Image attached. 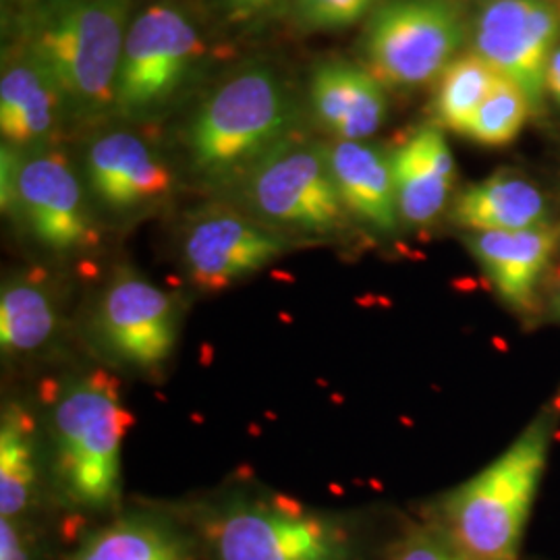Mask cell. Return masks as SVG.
Returning <instances> with one entry per match:
<instances>
[{
    "label": "cell",
    "mask_w": 560,
    "mask_h": 560,
    "mask_svg": "<svg viewBox=\"0 0 560 560\" xmlns=\"http://www.w3.org/2000/svg\"><path fill=\"white\" fill-rule=\"evenodd\" d=\"M129 0H32L21 15L20 46L55 81L67 119L115 115Z\"/></svg>",
    "instance_id": "cell-1"
},
{
    "label": "cell",
    "mask_w": 560,
    "mask_h": 560,
    "mask_svg": "<svg viewBox=\"0 0 560 560\" xmlns=\"http://www.w3.org/2000/svg\"><path fill=\"white\" fill-rule=\"evenodd\" d=\"M298 110L270 67L241 69L201 102L185 131V148L203 179H245L282 141L293 138Z\"/></svg>",
    "instance_id": "cell-2"
},
{
    "label": "cell",
    "mask_w": 560,
    "mask_h": 560,
    "mask_svg": "<svg viewBox=\"0 0 560 560\" xmlns=\"http://www.w3.org/2000/svg\"><path fill=\"white\" fill-rule=\"evenodd\" d=\"M552 444L548 418L532 421L442 506L444 536L469 560H515Z\"/></svg>",
    "instance_id": "cell-3"
},
{
    "label": "cell",
    "mask_w": 560,
    "mask_h": 560,
    "mask_svg": "<svg viewBox=\"0 0 560 560\" xmlns=\"http://www.w3.org/2000/svg\"><path fill=\"white\" fill-rule=\"evenodd\" d=\"M133 413L106 370L67 382L52 407L57 471L65 494L85 509H108L120 492L122 442Z\"/></svg>",
    "instance_id": "cell-4"
},
{
    "label": "cell",
    "mask_w": 560,
    "mask_h": 560,
    "mask_svg": "<svg viewBox=\"0 0 560 560\" xmlns=\"http://www.w3.org/2000/svg\"><path fill=\"white\" fill-rule=\"evenodd\" d=\"M203 57L200 25L183 4L161 0L143 7L125 36L115 115L131 122L161 119L189 88Z\"/></svg>",
    "instance_id": "cell-5"
},
{
    "label": "cell",
    "mask_w": 560,
    "mask_h": 560,
    "mask_svg": "<svg viewBox=\"0 0 560 560\" xmlns=\"http://www.w3.org/2000/svg\"><path fill=\"white\" fill-rule=\"evenodd\" d=\"M467 32L460 0H382L361 42L365 67L384 88H421L459 57Z\"/></svg>",
    "instance_id": "cell-6"
},
{
    "label": "cell",
    "mask_w": 560,
    "mask_h": 560,
    "mask_svg": "<svg viewBox=\"0 0 560 560\" xmlns=\"http://www.w3.org/2000/svg\"><path fill=\"white\" fill-rule=\"evenodd\" d=\"M214 560H349L351 538L339 520L270 494L235 499L208 525Z\"/></svg>",
    "instance_id": "cell-7"
},
{
    "label": "cell",
    "mask_w": 560,
    "mask_h": 560,
    "mask_svg": "<svg viewBox=\"0 0 560 560\" xmlns=\"http://www.w3.org/2000/svg\"><path fill=\"white\" fill-rule=\"evenodd\" d=\"M0 201L46 249L73 254L98 241L81 179L59 150L21 152L2 143Z\"/></svg>",
    "instance_id": "cell-8"
},
{
    "label": "cell",
    "mask_w": 560,
    "mask_h": 560,
    "mask_svg": "<svg viewBox=\"0 0 560 560\" xmlns=\"http://www.w3.org/2000/svg\"><path fill=\"white\" fill-rule=\"evenodd\" d=\"M247 203L266 226L326 235L340 229L345 203L320 141L289 138L243 179Z\"/></svg>",
    "instance_id": "cell-9"
},
{
    "label": "cell",
    "mask_w": 560,
    "mask_h": 560,
    "mask_svg": "<svg viewBox=\"0 0 560 560\" xmlns=\"http://www.w3.org/2000/svg\"><path fill=\"white\" fill-rule=\"evenodd\" d=\"M474 50L527 96L534 113L546 98V71L560 40L555 0H486L471 23Z\"/></svg>",
    "instance_id": "cell-10"
},
{
    "label": "cell",
    "mask_w": 560,
    "mask_h": 560,
    "mask_svg": "<svg viewBox=\"0 0 560 560\" xmlns=\"http://www.w3.org/2000/svg\"><path fill=\"white\" fill-rule=\"evenodd\" d=\"M287 249V241L264 222L231 208H206L183 231L180 254L191 282L222 291L247 279Z\"/></svg>",
    "instance_id": "cell-11"
},
{
    "label": "cell",
    "mask_w": 560,
    "mask_h": 560,
    "mask_svg": "<svg viewBox=\"0 0 560 560\" xmlns=\"http://www.w3.org/2000/svg\"><path fill=\"white\" fill-rule=\"evenodd\" d=\"M98 326L108 349L138 368H159L177 342L175 300L131 268H120L102 293Z\"/></svg>",
    "instance_id": "cell-12"
},
{
    "label": "cell",
    "mask_w": 560,
    "mask_h": 560,
    "mask_svg": "<svg viewBox=\"0 0 560 560\" xmlns=\"http://www.w3.org/2000/svg\"><path fill=\"white\" fill-rule=\"evenodd\" d=\"M85 179L94 198L113 212H131L168 196L171 166L161 154L129 129H115L90 141Z\"/></svg>",
    "instance_id": "cell-13"
},
{
    "label": "cell",
    "mask_w": 560,
    "mask_h": 560,
    "mask_svg": "<svg viewBox=\"0 0 560 560\" xmlns=\"http://www.w3.org/2000/svg\"><path fill=\"white\" fill-rule=\"evenodd\" d=\"M310 106L337 141H365L388 115L386 88L368 67L345 59L322 60L310 78Z\"/></svg>",
    "instance_id": "cell-14"
},
{
    "label": "cell",
    "mask_w": 560,
    "mask_h": 560,
    "mask_svg": "<svg viewBox=\"0 0 560 560\" xmlns=\"http://www.w3.org/2000/svg\"><path fill=\"white\" fill-rule=\"evenodd\" d=\"M65 104L50 75L20 44L2 62L0 78V133L4 145L21 152L46 148L60 120Z\"/></svg>",
    "instance_id": "cell-15"
},
{
    "label": "cell",
    "mask_w": 560,
    "mask_h": 560,
    "mask_svg": "<svg viewBox=\"0 0 560 560\" xmlns=\"http://www.w3.org/2000/svg\"><path fill=\"white\" fill-rule=\"evenodd\" d=\"M559 245L550 224L511 233H469L467 247L509 307L529 310Z\"/></svg>",
    "instance_id": "cell-16"
},
{
    "label": "cell",
    "mask_w": 560,
    "mask_h": 560,
    "mask_svg": "<svg viewBox=\"0 0 560 560\" xmlns=\"http://www.w3.org/2000/svg\"><path fill=\"white\" fill-rule=\"evenodd\" d=\"M399 217L409 224L434 221L455 187V159L441 127L423 125L390 154Z\"/></svg>",
    "instance_id": "cell-17"
},
{
    "label": "cell",
    "mask_w": 560,
    "mask_h": 560,
    "mask_svg": "<svg viewBox=\"0 0 560 560\" xmlns=\"http://www.w3.org/2000/svg\"><path fill=\"white\" fill-rule=\"evenodd\" d=\"M328 156L345 210L381 233H395L400 217L390 154L368 141H337Z\"/></svg>",
    "instance_id": "cell-18"
},
{
    "label": "cell",
    "mask_w": 560,
    "mask_h": 560,
    "mask_svg": "<svg viewBox=\"0 0 560 560\" xmlns=\"http://www.w3.org/2000/svg\"><path fill=\"white\" fill-rule=\"evenodd\" d=\"M453 219L469 233H511L548 224V201L532 180L497 173L463 189Z\"/></svg>",
    "instance_id": "cell-19"
},
{
    "label": "cell",
    "mask_w": 560,
    "mask_h": 560,
    "mask_svg": "<svg viewBox=\"0 0 560 560\" xmlns=\"http://www.w3.org/2000/svg\"><path fill=\"white\" fill-rule=\"evenodd\" d=\"M59 326L57 301L36 272H23L2 282L0 349L4 355H27L55 337Z\"/></svg>",
    "instance_id": "cell-20"
},
{
    "label": "cell",
    "mask_w": 560,
    "mask_h": 560,
    "mask_svg": "<svg viewBox=\"0 0 560 560\" xmlns=\"http://www.w3.org/2000/svg\"><path fill=\"white\" fill-rule=\"evenodd\" d=\"M65 560H191V555L173 527L138 515L90 534Z\"/></svg>",
    "instance_id": "cell-21"
},
{
    "label": "cell",
    "mask_w": 560,
    "mask_h": 560,
    "mask_svg": "<svg viewBox=\"0 0 560 560\" xmlns=\"http://www.w3.org/2000/svg\"><path fill=\"white\" fill-rule=\"evenodd\" d=\"M36 486V421L20 405H7L0 421V517L23 515Z\"/></svg>",
    "instance_id": "cell-22"
},
{
    "label": "cell",
    "mask_w": 560,
    "mask_h": 560,
    "mask_svg": "<svg viewBox=\"0 0 560 560\" xmlns=\"http://www.w3.org/2000/svg\"><path fill=\"white\" fill-rule=\"evenodd\" d=\"M499 80L501 75L494 67L481 59L476 50L463 52L453 60L439 78L434 96V113L441 129L465 138L467 127Z\"/></svg>",
    "instance_id": "cell-23"
},
{
    "label": "cell",
    "mask_w": 560,
    "mask_h": 560,
    "mask_svg": "<svg viewBox=\"0 0 560 560\" xmlns=\"http://www.w3.org/2000/svg\"><path fill=\"white\" fill-rule=\"evenodd\" d=\"M534 113L527 96L511 81L499 80L494 90L467 127L465 138L486 148H501L520 138L523 125Z\"/></svg>",
    "instance_id": "cell-24"
},
{
    "label": "cell",
    "mask_w": 560,
    "mask_h": 560,
    "mask_svg": "<svg viewBox=\"0 0 560 560\" xmlns=\"http://www.w3.org/2000/svg\"><path fill=\"white\" fill-rule=\"evenodd\" d=\"M382 0H293V18L307 32H340L370 18Z\"/></svg>",
    "instance_id": "cell-25"
},
{
    "label": "cell",
    "mask_w": 560,
    "mask_h": 560,
    "mask_svg": "<svg viewBox=\"0 0 560 560\" xmlns=\"http://www.w3.org/2000/svg\"><path fill=\"white\" fill-rule=\"evenodd\" d=\"M393 560H469L446 536L418 534L407 538Z\"/></svg>",
    "instance_id": "cell-26"
},
{
    "label": "cell",
    "mask_w": 560,
    "mask_h": 560,
    "mask_svg": "<svg viewBox=\"0 0 560 560\" xmlns=\"http://www.w3.org/2000/svg\"><path fill=\"white\" fill-rule=\"evenodd\" d=\"M0 560H34L30 540L15 520L0 517Z\"/></svg>",
    "instance_id": "cell-27"
},
{
    "label": "cell",
    "mask_w": 560,
    "mask_h": 560,
    "mask_svg": "<svg viewBox=\"0 0 560 560\" xmlns=\"http://www.w3.org/2000/svg\"><path fill=\"white\" fill-rule=\"evenodd\" d=\"M280 0H221L224 13L237 23H256L272 15Z\"/></svg>",
    "instance_id": "cell-28"
},
{
    "label": "cell",
    "mask_w": 560,
    "mask_h": 560,
    "mask_svg": "<svg viewBox=\"0 0 560 560\" xmlns=\"http://www.w3.org/2000/svg\"><path fill=\"white\" fill-rule=\"evenodd\" d=\"M546 96H550L560 108V46L546 71Z\"/></svg>",
    "instance_id": "cell-29"
},
{
    "label": "cell",
    "mask_w": 560,
    "mask_h": 560,
    "mask_svg": "<svg viewBox=\"0 0 560 560\" xmlns=\"http://www.w3.org/2000/svg\"><path fill=\"white\" fill-rule=\"evenodd\" d=\"M557 310H559V316H560V295H559V300H557Z\"/></svg>",
    "instance_id": "cell-30"
},
{
    "label": "cell",
    "mask_w": 560,
    "mask_h": 560,
    "mask_svg": "<svg viewBox=\"0 0 560 560\" xmlns=\"http://www.w3.org/2000/svg\"><path fill=\"white\" fill-rule=\"evenodd\" d=\"M555 2H557V4H559V9H560V0H555Z\"/></svg>",
    "instance_id": "cell-31"
}]
</instances>
